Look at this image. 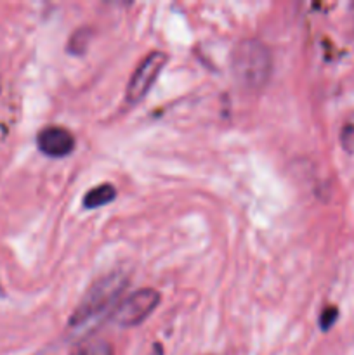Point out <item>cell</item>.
Instances as JSON below:
<instances>
[{"mask_svg": "<svg viewBox=\"0 0 354 355\" xmlns=\"http://www.w3.org/2000/svg\"><path fill=\"white\" fill-rule=\"evenodd\" d=\"M354 137V114L349 118V120L346 121V125H344V130H342V144L346 146L347 141L349 139Z\"/></svg>", "mask_w": 354, "mask_h": 355, "instance_id": "30bf717a", "label": "cell"}, {"mask_svg": "<svg viewBox=\"0 0 354 355\" xmlns=\"http://www.w3.org/2000/svg\"><path fill=\"white\" fill-rule=\"evenodd\" d=\"M231 69L238 83L250 90H257L269 80L273 55L262 42L242 40L231 52Z\"/></svg>", "mask_w": 354, "mask_h": 355, "instance_id": "7a4b0ae2", "label": "cell"}, {"mask_svg": "<svg viewBox=\"0 0 354 355\" xmlns=\"http://www.w3.org/2000/svg\"><path fill=\"white\" fill-rule=\"evenodd\" d=\"M37 146L44 155L52 156V158H62L75 149V137L65 127L49 125L38 132Z\"/></svg>", "mask_w": 354, "mask_h": 355, "instance_id": "5b68a950", "label": "cell"}, {"mask_svg": "<svg viewBox=\"0 0 354 355\" xmlns=\"http://www.w3.org/2000/svg\"><path fill=\"white\" fill-rule=\"evenodd\" d=\"M76 355H110V349L104 343H94V345L83 347Z\"/></svg>", "mask_w": 354, "mask_h": 355, "instance_id": "9c48e42d", "label": "cell"}, {"mask_svg": "<svg viewBox=\"0 0 354 355\" xmlns=\"http://www.w3.org/2000/svg\"><path fill=\"white\" fill-rule=\"evenodd\" d=\"M165 64L167 54L158 51L148 54L141 62H139V66L135 68V71L132 73L130 80H128L127 94H125L128 103L135 104L139 103V101L144 99V96L149 92L153 83L156 82V78H158V75L162 73Z\"/></svg>", "mask_w": 354, "mask_h": 355, "instance_id": "277c9868", "label": "cell"}, {"mask_svg": "<svg viewBox=\"0 0 354 355\" xmlns=\"http://www.w3.org/2000/svg\"><path fill=\"white\" fill-rule=\"evenodd\" d=\"M127 288V277L124 274H110L92 284L80 300L78 307L69 319L71 331H83L96 326L111 309L117 305L121 291Z\"/></svg>", "mask_w": 354, "mask_h": 355, "instance_id": "6da1fadb", "label": "cell"}, {"mask_svg": "<svg viewBox=\"0 0 354 355\" xmlns=\"http://www.w3.org/2000/svg\"><path fill=\"white\" fill-rule=\"evenodd\" d=\"M90 37H92V31L89 28L76 30L68 42V52H71V54H83L90 42Z\"/></svg>", "mask_w": 354, "mask_h": 355, "instance_id": "52a82bcc", "label": "cell"}, {"mask_svg": "<svg viewBox=\"0 0 354 355\" xmlns=\"http://www.w3.org/2000/svg\"><path fill=\"white\" fill-rule=\"evenodd\" d=\"M115 196H117V191H115V187L111 184H101V186L94 187V189H90L85 194V198H83V207L89 208V210L101 208L104 205L111 203L115 200Z\"/></svg>", "mask_w": 354, "mask_h": 355, "instance_id": "8992f818", "label": "cell"}, {"mask_svg": "<svg viewBox=\"0 0 354 355\" xmlns=\"http://www.w3.org/2000/svg\"><path fill=\"white\" fill-rule=\"evenodd\" d=\"M160 304V293L151 288H142V290L132 293L127 300L121 302L115 311V321L124 328H132L146 321L149 314H153Z\"/></svg>", "mask_w": 354, "mask_h": 355, "instance_id": "3957f363", "label": "cell"}, {"mask_svg": "<svg viewBox=\"0 0 354 355\" xmlns=\"http://www.w3.org/2000/svg\"><path fill=\"white\" fill-rule=\"evenodd\" d=\"M337 315H339V311L335 307H326L325 311L321 312V318H319V322H321L323 329L332 328L333 322H335Z\"/></svg>", "mask_w": 354, "mask_h": 355, "instance_id": "ba28073f", "label": "cell"}]
</instances>
